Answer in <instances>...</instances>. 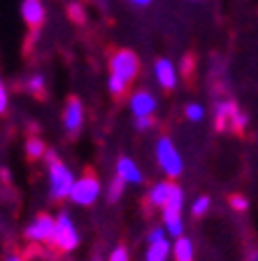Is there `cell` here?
<instances>
[{
    "label": "cell",
    "mask_w": 258,
    "mask_h": 261,
    "mask_svg": "<svg viewBox=\"0 0 258 261\" xmlns=\"http://www.w3.org/2000/svg\"><path fill=\"white\" fill-rule=\"evenodd\" d=\"M44 156L49 163V194H51V198H56V201L70 198V191L75 187V173L63 161H59L56 154L47 152Z\"/></svg>",
    "instance_id": "cell-1"
},
{
    "label": "cell",
    "mask_w": 258,
    "mask_h": 261,
    "mask_svg": "<svg viewBox=\"0 0 258 261\" xmlns=\"http://www.w3.org/2000/svg\"><path fill=\"white\" fill-rule=\"evenodd\" d=\"M214 124L219 130H235L242 133L249 124V117L237 108L233 100H221L214 108Z\"/></svg>",
    "instance_id": "cell-2"
},
{
    "label": "cell",
    "mask_w": 258,
    "mask_h": 261,
    "mask_svg": "<svg viewBox=\"0 0 258 261\" xmlns=\"http://www.w3.org/2000/svg\"><path fill=\"white\" fill-rule=\"evenodd\" d=\"M156 161H158V168H161L167 177H177V175L184 173L182 154H179L177 145L165 136L158 138V142H156Z\"/></svg>",
    "instance_id": "cell-3"
},
{
    "label": "cell",
    "mask_w": 258,
    "mask_h": 261,
    "mask_svg": "<svg viewBox=\"0 0 258 261\" xmlns=\"http://www.w3.org/2000/svg\"><path fill=\"white\" fill-rule=\"evenodd\" d=\"M182 207H184V191L175 185L172 187L170 198H167V203H165V207H163V226H165L167 236H172V238L184 236Z\"/></svg>",
    "instance_id": "cell-4"
},
{
    "label": "cell",
    "mask_w": 258,
    "mask_h": 261,
    "mask_svg": "<svg viewBox=\"0 0 258 261\" xmlns=\"http://www.w3.org/2000/svg\"><path fill=\"white\" fill-rule=\"evenodd\" d=\"M109 75H117L119 80H124L126 84L140 75V59L133 49H117L109 56Z\"/></svg>",
    "instance_id": "cell-5"
},
{
    "label": "cell",
    "mask_w": 258,
    "mask_h": 261,
    "mask_svg": "<svg viewBox=\"0 0 258 261\" xmlns=\"http://www.w3.org/2000/svg\"><path fill=\"white\" fill-rule=\"evenodd\" d=\"M54 245L61 252H72L79 247V231H77L75 219H72L68 212H61L59 217H56Z\"/></svg>",
    "instance_id": "cell-6"
},
{
    "label": "cell",
    "mask_w": 258,
    "mask_h": 261,
    "mask_svg": "<svg viewBox=\"0 0 258 261\" xmlns=\"http://www.w3.org/2000/svg\"><path fill=\"white\" fill-rule=\"evenodd\" d=\"M100 194H102V187H100V182H98V177L89 173V175H81L79 179H75V187H72V191H70V201L75 203V205L89 207L100 198Z\"/></svg>",
    "instance_id": "cell-7"
},
{
    "label": "cell",
    "mask_w": 258,
    "mask_h": 261,
    "mask_svg": "<svg viewBox=\"0 0 258 261\" xmlns=\"http://www.w3.org/2000/svg\"><path fill=\"white\" fill-rule=\"evenodd\" d=\"M54 233H56V217H51V215H38L26 226V238L38 245L54 243Z\"/></svg>",
    "instance_id": "cell-8"
},
{
    "label": "cell",
    "mask_w": 258,
    "mask_h": 261,
    "mask_svg": "<svg viewBox=\"0 0 258 261\" xmlns=\"http://www.w3.org/2000/svg\"><path fill=\"white\" fill-rule=\"evenodd\" d=\"M154 77H156L158 87L165 89V91H172L179 82L177 68H175V63H172L170 59H158L156 63H154Z\"/></svg>",
    "instance_id": "cell-9"
},
{
    "label": "cell",
    "mask_w": 258,
    "mask_h": 261,
    "mask_svg": "<svg viewBox=\"0 0 258 261\" xmlns=\"http://www.w3.org/2000/svg\"><path fill=\"white\" fill-rule=\"evenodd\" d=\"M63 126L65 130L75 136L77 130L84 126V105H81L79 98H70L65 103V110H63Z\"/></svg>",
    "instance_id": "cell-10"
},
{
    "label": "cell",
    "mask_w": 258,
    "mask_h": 261,
    "mask_svg": "<svg viewBox=\"0 0 258 261\" xmlns=\"http://www.w3.org/2000/svg\"><path fill=\"white\" fill-rule=\"evenodd\" d=\"M21 19L28 28H40L47 19V10H44V3L42 0H21Z\"/></svg>",
    "instance_id": "cell-11"
},
{
    "label": "cell",
    "mask_w": 258,
    "mask_h": 261,
    "mask_svg": "<svg viewBox=\"0 0 258 261\" xmlns=\"http://www.w3.org/2000/svg\"><path fill=\"white\" fill-rule=\"evenodd\" d=\"M130 112H133V117H154V112H156L158 108V100L154 93L149 91H135L133 96H130Z\"/></svg>",
    "instance_id": "cell-12"
},
{
    "label": "cell",
    "mask_w": 258,
    "mask_h": 261,
    "mask_svg": "<svg viewBox=\"0 0 258 261\" xmlns=\"http://www.w3.org/2000/svg\"><path fill=\"white\" fill-rule=\"evenodd\" d=\"M117 177H121L126 185H140L142 182V170L133 159L121 156L117 161Z\"/></svg>",
    "instance_id": "cell-13"
},
{
    "label": "cell",
    "mask_w": 258,
    "mask_h": 261,
    "mask_svg": "<svg viewBox=\"0 0 258 261\" xmlns=\"http://www.w3.org/2000/svg\"><path fill=\"white\" fill-rule=\"evenodd\" d=\"M172 256L175 261H193L195 252H193V243L186 236H179L175 243H172Z\"/></svg>",
    "instance_id": "cell-14"
},
{
    "label": "cell",
    "mask_w": 258,
    "mask_h": 261,
    "mask_svg": "<svg viewBox=\"0 0 258 261\" xmlns=\"http://www.w3.org/2000/svg\"><path fill=\"white\" fill-rule=\"evenodd\" d=\"M172 254V245L165 240H158V243H149L145 252V261H167V256Z\"/></svg>",
    "instance_id": "cell-15"
},
{
    "label": "cell",
    "mask_w": 258,
    "mask_h": 261,
    "mask_svg": "<svg viewBox=\"0 0 258 261\" xmlns=\"http://www.w3.org/2000/svg\"><path fill=\"white\" fill-rule=\"evenodd\" d=\"M172 187L170 182H156V185L149 189V203L151 205H156V207H165L167 198H170L172 194Z\"/></svg>",
    "instance_id": "cell-16"
},
{
    "label": "cell",
    "mask_w": 258,
    "mask_h": 261,
    "mask_svg": "<svg viewBox=\"0 0 258 261\" xmlns=\"http://www.w3.org/2000/svg\"><path fill=\"white\" fill-rule=\"evenodd\" d=\"M26 91L33 93V96H42V93L47 91V82H44V75L35 72V75L28 77V80H26Z\"/></svg>",
    "instance_id": "cell-17"
},
{
    "label": "cell",
    "mask_w": 258,
    "mask_h": 261,
    "mask_svg": "<svg viewBox=\"0 0 258 261\" xmlns=\"http://www.w3.org/2000/svg\"><path fill=\"white\" fill-rule=\"evenodd\" d=\"M26 154L31 159H42L44 154H47V147H44V142L40 140V138H28L26 142Z\"/></svg>",
    "instance_id": "cell-18"
},
{
    "label": "cell",
    "mask_w": 258,
    "mask_h": 261,
    "mask_svg": "<svg viewBox=\"0 0 258 261\" xmlns=\"http://www.w3.org/2000/svg\"><path fill=\"white\" fill-rule=\"evenodd\" d=\"M184 114H186V119L193 121V124H198V121H203L205 117H207V112H205V108L200 103H188L186 108H184Z\"/></svg>",
    "instance_id": "cell-19"
},
{
    "label": "cell",
    "mask_w": 258,
    "mask_h": 261,
    "mask_svg": "<svg viewBox=\"0 0 258 261\" xmlns=\"http://www.w3.org/2000/svg\"><path fill=\"white\" fill-rule=\"evenodd\" d=\"M124 187L126 182L121 177H114L112 182H109V189H107V201L109 203H117L119 198H121V194H124Z\"/></svg>",
    "instance_id": "cell-20"
},
{
    "label": "cell",
    "mask_w": 258,
    "mask_h": 261,
    "mask_svg": "<svg viewBox=\"0 0 258 261\" xmlns=\"http://www.w3.org/2000/svg\"><path fill=\"white\" fill-rule=\"evenodd\" d=\"M210 205H212L210 196H198L193 201V205H191V215H193V217H203L205 212L210 210Z\"/></svg>",
    "instance_id": "cell-21"
},
{
    "label": "cell",
    "mask_w": 258,
    "mask_h": 261,
    "mask_svg": "<svg viewBox=\"0 0 258 261\" xmlns=\"http://www.w3.org/2000/svg\"><path fill=\"white\" fill-rule=\"evenodd\" d=\"M107 89H109V93H114V96H121V93L128 89V84H126L124 80H119L117 75H109L107 77Z\"/></svg>",
    "instance_id": "cell-22"
},
{
    "label": "cell",
    "mask_w": 258,
    "mask_h": 261,
    "mask_svg": "<svg viewBox=\"0 0 258 261\" xmlns=\"http://www.w3.org/2000/svg\"><path fill=\"white\" fill-rule=\"evenodd\" d=\"M68 16H70L75 23H84L86 21V12H84V7H81V3H70V7H68Z\"/></svg>",
    "instance_id": "cell-23"
},
{
    "label": "cell",
    "mask_w": 258,
    "mask_h": 261,
    "mask_svg": "<svg viewBox=\"0 0 258 261\" xmlns=\"http://www.w3.org/2000/svg\"><path fill=\"white\" fill-rule=\"evenodd\" d=\"M7 108H10V93H7V87L3 77H0V114H5Z\"/></svg>",
    "instance_id": "cell-24"
},
{
    "label": "cell",
    "mask_w": 258,
    "mask_h": 261,
    "mask_svg": "<svg viewBox=\"0 0 258 261\" xmlns=\"http://www.w3.org/2000/svg\"><path fill=\"white\" fill-rule=\"evenodd\" d=\"M107 261H130V254H128V250L126 247H114L112 252H109V256H107Z\"/></svg>",
    "instance_id": "cell-25"
},
{
    "label": "cell",
    "mask_w": 258,
    "mask_h": 261,
    "mask_svg": "<svg viewBox=\"0 0 258 261\" xmlns=\"http://www.w3.org/2000/svg\"><path fill=\"white\" fill-rule=\"evenodd\" d=\"M167 231L165 226H158V228H151L149 233H147V243H158V240H165Z\"/></svg>",
    "instance_id": "cell-26"
},
{
    "label": "cell",
    "mask_w": 258,
    "mask_h": 261,
    "mask_svg": "<svg viewBox=\"0 0 258 261\" xmlns=\"http://www.w3.org/2000/svg\"><path fill=\"white\" fill-rule=\"evenodd\" d=\"M231 205H233V210L244 212L249 207V201L244 198V196H233V198H231Z\"/></svg>",
    "instance_id": "cell-27"
},
{
    "label": "cell",
    "mask_w": 258,
    "mask_h": 261,
    "mask_svg": "<svg viewBox=\"0 0 258 261\" xmlns=\"http://www.w3.org/2000/svg\"><path fill=\"white\" fill-rule=\"evenodd\" d=\"M154 126V119L151 117H135V128L137 130H149Z\"/></svg>",
    "instance_id": "cell-28"
},
{
    "label": "cell",
    "mask_w": 258,
    "mask_h": 261,
    "mask_svg": "<svg viewBox=\"0 0 258 261\" xmlns=\"http://www.w3.org/2000/svg\"><path fill=\"white\" fill-rule=\"evenodd\" d=\"M128 3H133L135 7H149L151 0H128Z\"/></svg>",
    "instance_id": "cell-29"
},
{
    "label": "cell",
    "mask_w": 258,
    "mask_h": 261,
    "mask_svg": "<svg viewBox=\"0 0 258 261\" xmlns=\"http://www.w3.org/2000/svg\"><path fill=\"white\" fill-rule=\"evenodd\" d=\"M247 261H258V250H251V254H249Z\"/></svg>",
    "instance_id": "cell-30"
},
{
    "label": "cell",
    "mask_w": 258,
    "mask_h": 261,
    "mask_svg": "<svg viewBox=\"0 0 258 261\" xmlns=\"http://www.w3.org/2000/svg\"><path fill=\"white\" fill-rule=\"evenodd\" d=\"M5 261H23V259H21V256H19V254H12V256H7Z\"/></svg>",
    "instance_id": "cell-31"
},
{
    "label": "cell",
    "mask_w": 258,
    "mask_h": 261,
    "mask_svg": "<svg viewBox=\"0 0 258 261\" xmlns=\"http://www.w3.org/2000/svg\"><path fill=\"white\" fill-rule=\"evenodd\" d=\"M191 3H200V0H191Z\"/></svg>",
    "instance_id": "cell-32"
}]
</instances>
